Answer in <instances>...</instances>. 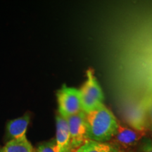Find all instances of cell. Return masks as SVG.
<instances>
[{
    "label": "cell",
    "mask_w": 152,
    "mask_h": 152,
    "mask_svg": "<svg viewBox=\"0 0 152 152\" xmlns=\"http://www.w3.org/2000/svg\"><path fill=\"white\" fill-rule=\"evenodd\" d=\"M87 139L99 142H109L116 132L118 121L104 104L85 113Z\"/></svg>",
    "instance_id": "6da1fadb"
},
{
    "label": "cell",
    "mask_w": 152,
    "mask_h": 152,
    "mask_svg": "<svg viewBox=\"0 0 152 152\" xmlns=\"http://www.w3.org/2000/svg\"><path fill=\"white\" fill-rule=\"evenodd\" d=\"M87 79L79 89L81 94L82 111L87 113L103 104L104 94L94 71L88 69L86 73Z\"/></svg>",
    "instance_id": "7a4b0ae2"
},
{
    "label": "cell",
    "mask_w": 152,
    "mask_h": 152,
    "mask_svg": "<svg viewBox=\"0 0 152 152\" xmlns=\"http://www.w3.org/2000/svg\"><path fill=\"white\" fill-rule=\"evenodd\" d=\"M56 99L58 114L64 118L82 111L81 94L79 89L63 85L56 92Z\"/></svg>",
    "instance_id": "3957f363"
},
{
    "label": "cell",
    "mask_w": 152,
    "mask_h": 152,
    "mask_svg": "<svg viewBox=\"0 0 152 152\" xmlns=\"http://www.w3.org/2000/svg\"><path fill=\"white\" fill-rule=\"evenodd\" d=\"M122 117L128 126L134 130L145 132L149 129L142 101L131 102L125 104L122 110Z\"/></svg>",
    "instance_id": "277c9868"
},
{
    "label": "cell",
    "mask_w": 152,
    "mask_h": 152,
    "mask_svg": "<svg viewBox=\"0 0 152 152\" xmlns=\"http://www.w3.org/2000/svg\"><path fill=\"white\" fill-rule=\"evenodd\" d=\"M69 128L72 151L74 152L87 141V128L85 113L83 111L66 118Z\"/></svg>",
    "instance_id": "5b68a950"
},
{
    "label": "cell",
    "mask_w": 152,
    "mask_h": 152,
    "mask_svg": "<svg viewBox=\"0 0 152 152\" xmlns=\"http://www.w3.org/2000/svg\"><path fill=\"white\" fill-rule=\"evenodd\" d=\"M144 133L145 132H140L126 125L121 124L118 122L116 132L111 140H113L120 147L130 148L138 143L144 137Z\"/></svg>",
    "instance_id": "8992f818"
},
{
    "label": "cell",
    "mask_w": 152,
    "mask_h": 152,
    "mask_svg": "<svg viewBox=\"0 0 152 152\" xmlns=\"http://www.w3.org/2000/svg\"><path fill=\"white\" fill-rule=\"evenodd\" d=\"M30 113L27 112L21 117L9 121L6 125V138L7 142L26 137V132L30 124Z\"/></svg>",
    "instance_id": "52a82bcc"
},
{
    "label": "cell",
    "mask_w": 152,
    "mask_h": 152,
    "mask_svg": "<svg viewBox=\"0 0 152 152\" xmlns=\"http://www.w3.org/2000/svg\"><path fill=\"white\" fill-rule=\"evenodd\" d=\"M57 146L61 152H73L71 135L67 120L57 114L56 115V139Z\"/></svg>",
    "instance_id": "ba28073f"
},
{
    "label": "cell",
    "mask_w": 152,
    "mask_h": 152,
    "mask_svg": "<svg viewBox=\"0 0 152 152\" xmlns=\"http://www.w3.org/2000/svg\"><path fill=\"white\" fill-rule=\"evenodd\" d=\"M0 152H35L27 137L9 140L3 147H0Z\"/></svg>",
    "instance_id": "9c48e42d"
},
{
    "label": "cell",
    "mask_w": 152,
    "mask_h": 152,
    "mask_svg": "<svg viewBox=\"0 0 152 152\" xmlns=\"http://www.w3.org/2000/svg\"><path fill=\"white\" fill-rule=\"evenodd\" d=\"M74 152H120L115 146L109 142H99L87 140Z\"/></svg>",
    "instance_id": "30bf717a"
},
{
    "label": "cell",
    "mask_w": 152,
    "mask_h": 152,
    "mask_svg": "<svg viewBox=\"0 0 152 152\" xmlns=\"http://www.w3.org/2000/svg\"><path fill=\"white\" fill-rule=\"evenodd\" d=\"M142 102L144 105L147 115L148 128L152 130V96L149 95L145 96L142 100Z\"/></svg>",
    "instance_id": "8fae6325"
},
{
    "label": "cell",
    "mask_w": 152,
    "mask_h": 152,
    "mask_svg": "<svg viewBox=\"0 0 152 152\" xmlns=\"http://www.w3.org/2000/svg\"><path fill=\"white\" fill-rule=\"evenodd\" d=\"M36 152H61L55 140H49L39 144L36 149Z\"/></svg>",
    "instance_id": "7c38bea8"
},
{
    "label": "cell",
    "mask_w": 152,
    "mask_h": 152,
    "mask_svg": "<svg viewBox=\"0 0 152 152\" xmlns=\"http://www.w3.org/2000/svg\"><path fill=\"white\" fill-rule=\"evenodd\" d=\"M142 152H152V140L150 139H145L142 142L141 145Z\"/></svg>",
    "instance_id": "4fadbf2b"
},
{
    "label": "cell",
    "mask_w": 152,
    "mask_h": 152,
    "mask_svg": "<svg viewBox=\"0 0 152 152\" xmlns=\"http://www.w3.org/2000/svg\"><path fill=\"white\" fill-rule=\"evenodd\" d=\"M151 96H152V84H151Z\"/></svg>",
    "instance_id": "5bb4252c"
},
{
    "label": "cell",
    "mask_w": 152,
    "mask_h": 152,
    "mask_svg": "<svg viewBox=\"0 0 152 152\" xmlns=\"http://www.w3.org/2000/svg\"><path fill=\"white\" fill-rule=\"evenodd\" d=\"M128 152H132V151H128Z\"/></svg>",
    "instance_id": "9a60e30c"
}]
</instances>
